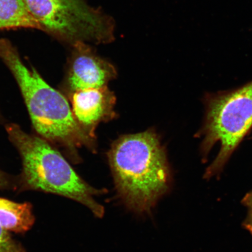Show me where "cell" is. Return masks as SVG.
I'll return each mask as SVG.
<instances>
[{
  "instance_id": "ba28073f",
  "label": "cell",
  "mask_w": 252,
  "mask_h": 252,
  "mask_svg": "<svg viewBox=\"0 0 252 252\" xmlns=\"http://www.w3.org/2000/svg\"><path fill=\"white\" fill-rule=\"evenodd\" d=\"M34 222L30 203H17L0 198V226L7 231L27 232Z\"/></svg>"
},
{
  "instance_id": "6da1fadb",
  "label": "cell",
  "mask_w": 252,
  "mask_h": 252,
  "mask_svg": "<svg viewBox=\"0 0 252 252\" xmlns=\"http://www.w3.org/2000/svg\"><path fill=\"white\" fill-rule=\"evenodd\" d=\"M108 158L119 196L133 212L149 213L168 191L171 172L155 131L120 137L112 145Z\"/></svg>"
},
{
  "instance_id": "5b68a950",
  "label": "cell",
  "mask_w": 252,
  "mask_h": 252,
  "mask_svg": "<svg viewBox=\"0 0 252 252\" xmlns=\"http://www.w3.org/2000/svg\"><path fill=\"white\" fill-rule=\"evenodd\" d=\"M42 31L72 46L77 42L108 45L116 39V23L87 0H23Z\"/></svg>"
},
{
  "instance_id": "9c48e42d",
  "label": "cell",
  "mask_w": 252,
  "mask_h": 252,
  "mask_svg": "<svg viewBox=\"0 0 252 252\" xmlns=\"http://www.w3.org/2000/svg\"><path fill=\"white\" fill-rule=\"evenodd\" d=\"M20 28L42 31L23 0H0V30Z\"/></svg>"
},
{
  "instance_id": "277c9868",
  "label": "cell",
  "mask_w": 252,
  "mask_h": 252,
  "mask_svg": "<svg viewBox=\"0 0 252 252\" xmlns=\"http://www.w3.org/2000/svg\"><path fill=\"white\" fill-rule=\"evenodd\" d=\"M205 115L197 134L204 161L213 147L220 143L215 159L204 178L219 176L230 158L252 128V80L236 89L207 94L204 97Z\"/></svg>"
},
{
  "instance_id": "8992f818",
  "label": "cell",
  "mask_w": 252,
  "mask_h": 252,
  "mask_svg": "<svg viewBox=\"0 0 252 252\" xmlns=\"http://www.w3.org/2000/svg\"><path fill=\"white\" fill-rule=\"evenodd\" d=\"M71 47L66 82L72 92L108 87L117 76L115 66L97 55L90 44L80 42Z\"/></svg>"
},
{
  "instance_id": "52a82bcc",
  "label": "cell",
  "mask_w": 252,
  "mask_h": 252,
  "mask_svg": "<svg viewBox=\"0 0 252 252\" xmlns=\"http://www.w3.org/2000/svg\"><path fill=\"white\" fill-rule=\"evenodd\" d=\"M71 100L75 119L94 139L97 126L115 118L116 97L108 87L75 91Z\"/></svg>"
},
{
  "instance_id": "7c38bea8",
  "label": "cell",
  "mask_w": 252,
  "mask_h": 252,
  "mask_svg": "<svg viewBox=\"0 0 252 252\" xmlns=\"http://www.w3.org/2000/svg\"><path fill=\"white\" fill-rule=\"evenodd\" d=\"M7 181L3 175L2 173L0 172V188H4L7 185Z\"/></svg>"
},
{
  "instance_id": "3957f363",
  "label": "cell",
  "mask_w": 252,
  "mask_h": 252,
  "mask_svg": "<svg viewBox=\"0 0 252 252\" xmlns=\"http://www.w3.org/2000/svg\"><path fill=\"white\" fill-rule=\"evenodd\" d=\"M6 128L23 159L24 188L70 198L88 207L97 218H102L105 209L94 197L105 191L83 180L62 154L45 140L25 133L15 124Z\"/></svg>"
},
{
  "instance_id": "8fae6325",
  "label": "cell",
  "mask_w": 252,
  "mask_h": 252,
  "mask_svg": "<svg viewBox=\"0 0 252 252\" xmlns=\"http://www.w3.org/2000/svg\"><path fill=\"white\" fill-rule=\"evenodd\" d=\"M242 202L247 208V217L243 222V226L252 235V190L245 195Z\"/></svg>"
},
{
  "instance_id": "7a4b0ae2",
  "label": "cell",
  "mask_w": 252,
  "mask_h": 252,
  "mask_svg": "<svg viewBox=\"0 0 252 252\" xmlns=\"http://www.w3.org/2000/svg\"><path fill=\"white\" fill-rule=\"evenodd\" d=\"M0 59L17 81L37 133L70 150L82 146L94 149V139L78 124L67 99L33 68L24 64L17 48L7 39H0Z\"/></svg>"
},
{
  "instance_id": "30bf717a",
  "label": "cell",
  "mask_w": 252,
  "mask_h": 252,
  "mask_svg": "<svg viewBox=\"0 0 252 252\" xmlns=\"http://www.w3.org/2000/svg\"><path fill=\"white\" fill-rule=\"evenodd\" d=\"M0 252H25L24 248L1 226H0Z\"/></svg>"
}]
</instances>
